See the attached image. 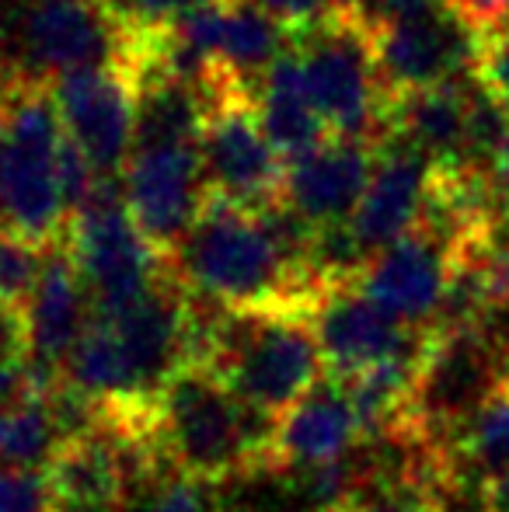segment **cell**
<instances>
[{
    "instance_id": "cell-1",
    "label": "cell",
    "mask_w": 509,
    "mask_h": 512,
    "mask_svg": "<svg viewBox=\"0 0 509 512\" xmlns=\"http://www.w3.org/2000/svg\"><path fill=\"white\" fill-rule=\"evenodd\" d=\"M164 262L189 293L231 310H311L325 290L286 255L262 209L217 196Z\"/></svg>"
},
{
    "instance_id": "cell-2",
    "label": "cell",
    "mask_w": 509,
    "mask_h": 512,
    "mask_svg": "<svg viewBox=\"0 0 509 512\" xmlns=\"http://www.w3.org/2000/svg\"><path fill=\"white\" fill-rule=\"evenodd\" d=\"M192 363H206L252 408L279 418L321 377L325 359L307 310H231L203 324Z\"/></svg>"
},
{
    "instance_id": "cell-3",
    "label": "cell",
    "mask_w": 509,
    "mask_h": 512,
    "mask_svg": "<svg viewBox=\"0 0 509 512\" xmlns=\"http://www.w3.org/2000/svg\"><path fill=\"white\" fill-rule=\"evenodd\" d=\"M150 429L171 464L220 485L269 460L276 418L241 401L206 363H185L157 394Z\"/></svg>"
},
{
    "instance_id": "cell-4",
    "label": "cell",
    "mask_w": 509,
    "mask_h": 512,
    "mask_svg": "<svg viewBox=\"0 0 509 512\" xmlns=\"http://www.w3.org/2000/svg\"><path fill=\"white\" fill-rule=\"evenodd\" d=\"M4 140H0V227L28 241L60 244L70 227L63 196V122L53 91L42 84L0 81Z\"/></svg>"
},
{
    "instance_id": "cell-5",
    "label": "cell",
    "mask_w": 509,
    "mask_h": 512,
    "mask_svg": "<svg viewBox=\"0 0 509 512\" xmlns=\"http://www.w3.org/2000/svg\"><path fill=\"white\" fill-rule=\"evenodd\" d=\"M307 95L332 136H387V95L374 60V32L353 14L339 11L325 25L293 35Z\"/></svg>"
},
{
    "instance_id": "cell-6",
    "label": "cell",
    "mask_w": 509,
    "mask_h": 512,
    "mask_svg": "<svg viewBox=\"0 0 509 512\" xmlns=\"http://www.w3.org/2000/svg\"><path fill=\"white\" fill-rule=\"evenodd\" d=\"M67 248L95 310L123 307L164 276V255L136 227L123 196V178H102L74 209Z\"/></svg>"
},
{
    "instance_id": "cell-7",
    "label": "cell",
    "mask_w": 509,
    "mask_h": 512,
    "mask_svg": "<svg viewBox=\"0 0 509 512\" xmlns=\"http://www.w3.org/2000/svg\"><path fill=\"white\" fill-rule=\"evenodd\" d=\"M503 387H509L506 352H499L475 324L443 331V335H433L419 366L408 422L426 432L436 446L450 450L464 425Z\"/></svg>"
},
{
    "instance_id": "cell-8",
    "label": "cell",
    "mask_w": 509,
    "mask_h": 512,
    "mask_svg": "<svg viewBox=\"0 0 509 512\" xmlns=\"http://www.w3.org/2000/svg\"><path fill=\"white\" fill-rule=\"evenodd\" d=\"M210 196L248 209H265L283 199L286 161L276 154L255 112L252 88L238 81H217L210 88L206 119L199 129Z\"/></svg>"
},
{
    "instance_id": "cell-9",
    "label": "cell",
    "mask_w": 509,
    "mask_h": 512,
    "mask_svg": "<svg viewBox=\"0 0 509 512\" xmlns=\"http://www.w3.org/2000/svg\"><path fill=\"white\" fill-rule=\"evenodd\" d=\"M482 32L450 4H426L384 18L374 28V60L391 98L475 74Z\"/></svg>"
},
{
    "instance_id": "cell-10",
    "label": "cell",
    "mask_w": 509,
    "mask_h": 512,
    "mask_svg": "<svg viewBox=\"0 0 509 512\" xmlns=\"http://www.w3.org/2000/svg\"><path fill=\"white\" fill-rule=\"evenodd\" d=\"M123 196L143 237L171 255L210 203L199 140L136 143L123 168Z\"/></svg>"
},
{
    "instance_id": "cell-11",
    "label": "cell",
    "mask_w": 509,
    "mask_h": 512,
    "mask_svg": "<svg viewBox=\"0 0 509 512\" xmlns=\"http://www.w3.org/2000/svg\"><path fill=\"white\" fill-rule=\"evenodd\" d=\"M311 324L325 359V373L349 380L387 359L422 356L433 342V331L408 328L381 310L353 283H332L311 304Z\"/></svg>"
},
{
    "instance_id": "cell-12",
    "label": "cell",
    "mask_w": 509,
    "mask_h": 512,
    "mask_svg": "<svg viewBox=\"0 0 509 512\" xmlns=\"http://www.w3.org/2000/svg\"><path fill=\"white\" fill-rule=\"evenodd\" d=\"M49 91L63 129L91 168L105 178H123L136 143V77L129 63L77 70L60 77Z\"/></svg>"
},
{
    "instance_id": "cell-13",
    "label": "cell",
    "mask_w": 509,
    "mask_h": 512,
    "mask_svg": "<svg viewBox=\"0 0 509 512\" xmlns=\"http://www.w3.org/2000/svg\"><path fill=\"white\" fill-rule=\"evenodd\" d=\"M454 244L429 227H415L401 241L387 244L356 276V286L408 328L433 331L454 272Z\"/></svg>"
},
{
    "instance_id": "cell-14",
    "label": "cell",
    "mask_w": 509,
    "mask_h": 512,
    "mask_svg": "<svg viewBox=\"0 0 509 512\" xmlns=\"http://www.w3.org/2000/svg\"><path fill=\"white\" fill-rule=\"evenodd\" d=\"M377 143L363 136H328L307 154L286 161L283 203L311 227L349 223L377 164Z\"/></svg>"
},
{
    "instance_id": "cell-15",
    "label": "cell",
    "mask_w": 509,
    "mask_h": 512,
    "mask_svg": "<svg viewBox=\"0 0 509 512\" xmlns=\"http://www.w3.org/2000/svg\"><path fill=\"white\" fill-rule=\"evenodd\" d=\"M433 175L436 164L415 147H408L405 140L384 136L377 143L374 175H370L360 206L349 220L356 241L370 258L387 244L412 234L415 227H422L429 196H433Z\"/></svg>"
},
{
    "instance_id": "cell-16",
    "label": "cell",
    "mask_w": 509,
    "mask_h": 512,
    "mask_svg": "<svg viewBox=\"0 0 509 512\" xmlns=\"http://www.w3.org/2000/svg\"><path fill=\"white\" fill-rule=\"evenodd\" d=\"M18 314L28 356L49 370L63 373V363L95 317V304H91L88 286L74 265L67 237L46 248L42 272Z\"/></svg>"
},
{
    "instance_id": "cell-17",
    "label": "cell",
    "mask_w": 509,
    "mask_h": 512,
    "mask_svg": "<svg viewBox=\"0 0 509 512\" xmlns=\"http://www.w3.org/2000/svg\"><path fill=\"white\" fill-rule=\"evenodd\" d=\"M363 425L346 380L325 377L276 418L269 460L286 467H314L346 460L360 446Z\"/></svg>"
},
{
    "instance_id": "cell-18",
    "label": "cell",
    "mask_w": 509,
    "mask_h": 512,
    "mask_svg": "<svg viewBox=\"0 0 509 512\" xmlns=\"http://www.w3.org/2000/svg\"><path fill=\"white\" fill-rule=\"evenodd\" d=\"M478 77L436 84L391 98L387 136H398L408 147L426 154L436 168H471L468 161V102Z\"/></svg>"
},
{
    "instance_id": "cell-19",
    "label": "cell",
    "mask_w": 509,
    "mask_h": 512,
    "mask_svg": "<svg viewBox=\"0 0 509 512\" xmlns=\"http://www.w3.org/2000/svg\"><path fill=\"white\" fill-rule=\"evenodd\" d=\"M252 95L258 122H262L265 136L272 140V147H276V154L283 161L307 154V150H314L318 143H325L332 136L321 112L314 108L311 95H307V84L304 74H300L293 46L265 70V77L255 84Z\"/></svg>"
},
{
    "instance_id": "cell-20",
    "label": "cell",
    "mask_w": 509,
    "mask_h": 512,
    "mask_svg": "<svg viewBox=\"0 0 509 512\" xmlns=\"http://www.w3.org/2000/svg\"><path fill=\"white\" fill-rule=\"evenodd\" d=\"M119 512H220L213 481L185 474L168 457L126 488Z\"/></svg>"
},
{
    "instance_id": "cell-21",
    "label": "cell",
    "mask_w": 509,
    "mask_h": 512,
    "mask_svg": "<svg viewBox=\"0 0 509 512\" xmlns=\"http://www.w3.org/2000/svg\"><path fill=\"white\" fill-rule=\"evenodd\" d=\"M450 450L471 460L489 481L509 478V387H503L492 401H485Z\"/></svg>"
},
{
    "instance_id": "cell-22",
    "label": "cell",
    "mask_w": 509,
    "mask_h": 512,
    "mask_svg": "<svg viewBox=\"0 0 509 512\" xmlns=\"http://www.w3.org/2000/svg\"><path fill=\"white\" fill-rule=\"evenodd\" d=\"M46 248L0 227V307L21 310L42 272Z\"/></svg>"
},
{
    "instance_id": "cell-23",
    "label": "cell",
    "mask_w": 509,
    "mask_h": 512,
    "mask_svg": "<svg viewBox=\"0 0 509 512\" xmlns=\"http://www.w3.org/2000/svg\"><path fill=\"white\" fill-rule=\"evenodd\" d=\"M0 512H53L49 474L0 460Z\"/></svg>"
},
{
    "instance_id": "cell-24",
    "label": "cell",
    "mask_w": 509,
    "mask_h": 512,
    "mask_svg": "<svg viewBox=\"0 0 509 512\" xmlns=\"http://www.w3.org/2000/svg\"><path fill=\"white\" fill-rule=\"evenodd\" d=\"M475 77L509 115V21L482 32L475 56Z\"/></svg>"
},
{
    "instance_id": "cell-25",
    "label": "cell",
    "mask_w": 509,
    "mask_h": 512,
    "mask_svg": "<svg viewBox=\"0 0 509 512\" xmlns=\"http://www.w3.org/2000/svg\"><path fill=\"white\" fill-rule=\"evenodd\" d=\"M220 0H109V7L126 21L129 28L140 32H157V28H171L175 21L189 18V14L203 11Z\"/></svg>"
},
{
    "instance_id": "cell-26",
    "label": "cell",
    "mask_w": 509,
    "mask_h": 512,
    "mask_svg": "<svg viewBox=\"0 0 509 512\" xmlns=\"http://www.w3.org/2000/svg\"><path fill=\"white\" fill-rule=\"evenodd\" d=\"M252 4L262 7L265 14H272L293 35L307 32L314 25H325L342 11V0H252Z\"/></svg>"
},
{
    "instance_id": "cell-27",
    "label": "cell",
    "mask_w": 509,
    "mask_h": 512,
    "mask_svg": "<svg viewBox=\"0 0 509 512\" xmlns=\"http://www.w3.org/2000/svg\"><path fill=\"white\" fill-rule=\"evenodd\" d=\"M450 7L475 32H489V28H499L509 21V0H450Z\"/></svg>"
},
{
    "instance_id": "cell-28",
    "label": "cell",
    "mask_w": 509,
    "mask_h": 512,
    "mask_svg": "<svg viewBox=\"0 0 509 512\" xmlns=\"http://www.w3.org/2000/svg\"><path fill=\"white\" fill-rule=\"evenodd\" d=\"M492 182H496V192H499V199H503V206H509V133H506L503 147H499L496 161H492Z\"/></svg>"
},
{
    "instance_id": "cell-29",
    "label": "cell",
    "mask_w": 509,
    "mask_h": 512,
    "mask_svg": "<svg viewBox=\"0 0 509 512\" xmlns=\"http://www.w3.org/2000/svg\"><path fill=\"white\" fill-rule=\"evenodd\" d=\"M0 140H4V105H0Z\"/></svg>"
}]
</instances>
